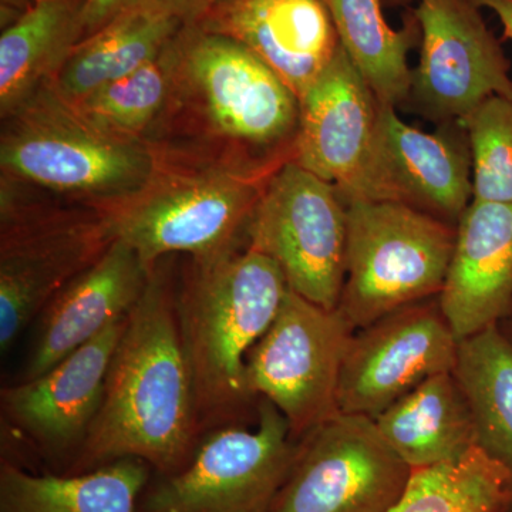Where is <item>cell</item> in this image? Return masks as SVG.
Segmentation results:
<instances>
[{"label":"cell","mask_w":512,"mask_h":512,"mask_svg":"<svg viewBox=\"0 0 512 512\" xmlns=\"http://www.w3.org/2000/svg\"><path fill=\"white\" fill-rule=\"evenodd\" d=\"M299 99L251 50L187 25L170 97L147 144L160 164L269 177L293 157Z\"/></svg>","instance_id":"6da1fadb"},{"label":"cell","mask_w":512,"mask_h":512,"mask_svg":"<svg viewBox=\"0 0 512 512\" xmlns=\"http://www.w3.org/2000/svg\"><path fill=\"white\" fill-rule=\"evenodd\" d=\"M165 259L128 313L99 413L64 474L138 458L157 476H171L194 456L202 429L178 323L177 284Z\"/></svg>","instance_id":"7a4b0ae2"},{"label":"cell","mask_w":512,"mask_h":512,"mask_svg":"<svg viewBox=\"0 0 512 512\" xmlns=\"http://www.w3.org/2000/svg\"><path fill=\"white\" fill-rule=\"evenodd\" d=\"M288 284L269 256L247 242L191 259L175 292L201 429L228 426L248 409L247 356L268 332Z\"/></svg>","instance_id":"3957f363"},{"label":"cell","mask_w":512,"mask_h":512,"mask_svg":"<svg viewBox=\"0 0 512 512\" xmlns=\"http://www.w3.org/2000/svg\"><path fill=\"white\" fill-rule=\"evenodd\" d=\"M0 168L50 200L109 210L146 190L160 160L146 141L84 117L52 82L2 117Z\"/></svg>","instance_id":"277c9868"},{"label":"cell","mask_w":512,"mask_h":512,"mask_svg":"<svg viewBox=\"0 0 512 512\" xmlns=\"http://www.w3.org/2000/svg\"><path fill=\"white\" fill-rule=\"evenodd\" d=\"M0 349L113 241L103 210L66 204L2 180L0 194Z\"/></svg>","instance_id":"5b68a950"},{"label":"cell","mask_w":512,"mask_h":512,"mask_svg":"<svg viewBox=\"0 0 512 512\" xmlns=\"http://www.w3.org/2000/svg\"><path fill=\"white\" fill-rule=\"evenodd\" d=\"M346 276L338 309L353 330L437 298L456 225L393 201L350 200Z\"/></svg>","instance_id":"8992f818"},{"label":"cell","mask_w":512,"mask_h":512,"mask_svg":"<svg viewBox=\"0 0 512 512\" xmlns=\"http://www.w3.org/2000/svg\"><path fill=\"white\" fill-rule=\"evenodd\" d=\"M266 180L218 168L160 164L146 190L103 211L111 237L136 249L153 269L173 254L202 259L244 244Z\"/></svg>","instance_id":"52a82bcc"},{"label":"cell","mask_w":512,"mask_h":512,"mask_svg":"<svg viewBox=\"0 0 512 512\" xmlns=\"http://www.w3.org/2000/svg\"><path fill=\"white\" fill-rule=\"evenodd\" d=\"M258 426H228L202 437L190 463L158 476L136 512H272L298 451L284 414L259 399Z\"/></svg>","instance_id":"ba28073f"},{"label":"cell","mask_w":512,"mask_h":512,"mask_svg":"<svg viewBox=\"0 0 512 512\" xmlns=\"http://www.w3.org/2000/svg\"><path fill=\"white\" fill-rule=\"evenodd\" d=\"M245 242L279 266L291 291L329 311L338 309L348 212L335 185L295 161L282 164L266 180Z\"/></svg>","instance_id":"9c48e42d"},{"label":"cell","mask_w":512,"mask_h":512,"mask_svg":"<svg viewBox=\"0 0 512 512\" xmlns=\"http://www.w3.org/2000/svg\"><path fill=\"white\" fill-rule=\"evenodd\" d=\"M353 332L339 309L288 289L271 328L248 353L249 393L284 414L293 440L339 413L340 372Z\"/></svg>","instance_id":"30bf717a"},{"label":"cell","mask_w":512,"mask_h":512,"mask_svg":"<svg viewBox=\"0 0 512 512\" xmlns=\"http://www.w3.org/2000/svg\"><path fill=\"white\" fill-rule=\"evenodd\" d=\"M412 474L375 420L338 413L298 441L272 512H389Z\"/></svg>","instance_id":"8fae6325"},{"label":"cell","mask_w":512,"mask_h":512,"mask_svg":"<svg viewBox=\"0 0 512 512\" xmlns=\"http://www.w3.org/2000/svg\"><path fill=\"white\" fill-rule=\"evenodd\" d=\"M476 0H417L420 59L409 100L434 123H458L493 96L512 99L510 60Z\"/></svg>","instance_id":"7c38bea8"},{"label":"cell","mask_w":512,"mask_h":512,"mask_svg":"<svg viewBox=\"0 0 512 512\" xmlns=\"http://www.w3.org/2000/svg\"><path fill=\"white\" fill-rule=\"evenodd\" d=\"M458 343L437 298L355 330L340 372L339 413L375 420L424 380L453 372Z\"/></svg>","instance_id":"4fadbf2b"},{"label":"cell","mask_w":512,"mask_h":512,"mask_svg":"<svg viewBox=\"0 0 512 512\" xmlns=\"http://www.w3.org/2000/svg\"><path fill=\"white\" fill-rule=\"evenodd\" d=\"M353 200L399 202L457 225L473 201L466 131L447 123L427 133L404 123L397 107L380 103L372 156Z\"/></svg>","instance_id":"5bb4252c"},{"label":"cell","mask_w":512,"mask_h":512,"mask_svg":"<svg viewBox=\"0 0 512 512\" xmlns=\"http://www.w3.org/2000/svg\"><path fill=\"white\" fill-rule=\"evenodd\" d=\"M379 104L355 64L340 49L299 99L292 161L335 185L345 202L353 200L372 156Z\"/></svg>","instance_id":"9a60e30c"},{"label":"cell","mask_w":512,"mask_h":512,"mask_svg":"<svg viewBox=\"0 0 512 512\" xmlns=\"http://www.w3.org/2000/svg\"><path fill=\"white\" fill-rule=\"evenodd\" d=\"M126 322L113 323L43 375L0 392L3 414L50 457L73 454L74 460L79 453L99 413Z\"/></svg>","instance_id":"2e32d148"},{"label":"cell","mask_w":512,"mask_h":512,"mask_svg":"<svg viewBox=\"0 0 512 512\" xmlns=\"http://www.w3.org/2000/svg\"><path fill=\"white\" fill-rule=\"evenodd\" d=\"M197 25L247 47L298 99L342 49L323 0H217Z\"/></svg>","instance_id":"e0dca14e"},{"label":"cell","mask_w":512,"mask_h":512,"mask_svg":"<svg viewBox=\"0 0 512 512\" xmlns=\"http://www.w3.org/2000/svg\"><path fill=\"white\" fill-rule=\"evenodd\" d=\"M151 271L136 249L113 239L100 258L40 313L23 380L43 375L113 323L126 319L146 291Z\"/></svg>","instance_id":"ac0fdd59"},{"label":"cell","mask_w":512,"mask_h":512,"mask_svg":"<svg viewBox=\"0 0 512 512\" xmlns=\"http://www.w3.org/2000/svg\"><path fill=\"white\" fill-rule=\"evenodd\" d=\"M437 299L458 342L511 318L512 204L470 202Z\"/></svg>","instance_id":"d6986e66"},{"label":"cell","mask_w":512,"mask_h":512,"mask_svg":"<svg viewBox=\"0 0 512 512\" xmlns=\"http://www.w3.org/2000/svg\"><path fill=\"white\" fill-rule=\"evenodd\" d=\"M375 424L413 470L456 460L477 446L470 404L453 372L424 380L379 414Z\"/></svg>","instance_id":"ffe728a7"},{"label":"cell","mask_w":512,"mask_h":512,"mask_svg":"<svg viewBox=\"0 0 512 512\" xmlns=\"http://www.w3.org/2000/svg\"><path fill=\"white\" fill-rule=\"evenodd\" d=\"M153 468L120 458L79 474L28 473L12 461L0 466V512H136Z\"/></svg>","instance_id":"44dd1931"},{"label":"cell","mask_w":512,"mask_h":512,"mask_svg":"<svg viewBox=\"0 0 512 512\" xmlns=\"http://www.w3.org/2000/svg\"><path fill=\"white\" fill-rule=\"evenodd\" d=\"M86 0H35L0 36V116L52 83L82 40Z\"/></svg>","instance_id":"7402d4cb"},{"label":"cell","mask_w":512,"mask_h":512,"mask_svg":"<svg viewBox=\"0 0 512 512\" xmlns=\"http://www.w3.org/2000/svg\"><path fill=\"white\" fill-rule=\"evenodd\" d=\"M184 26L161 10L121 13L77 43L53 84L64 99L79 103L157 59Z\"/></svg>","instance_id":"603a6c76"},{"label":"cell","mask_w":512,"mask_h":512,"mask_svg":"<svg viewBox=\"0 0 512 512\" xmlns=\"http://www.w3.org/2000/svg\"><path fill=\"white\" fill-rule=\"evenodd\" d=\"M345 50L379 103L399 107L409 100L413 69L409 53L420 39L413 16L393 29L383 0H323Z\"/></svg>","instance_id":"cb8c5ba5"},{"label":"cell","mask_w":512,"mask_h":512,"mask_svg":"<svg viewBox=\"0 0 512 512\" xmlns=\"http://www.w3.org/2000/svg\"><path fill=\"white\" fill-rule=\"evenodd\" d=\"M454 376L466 394L477 447L512 481V340L500 325L458 343ZM512 512V504L511 510Z\"/></svg>","instance_id":"d4e9b609"},{"label":"cell","mask_w":512,"mask_h":512,"mask_svg":"<svg viewBox=\"0 0 512 512\" xmlns=\"http://www.w3.org/2000/svg\"><path fill=\"white\" fill-rule=\"evenodd\" d=\"M511 504L510 474L476 446L456 460L413 470L389 512H510Z\"/></svg>","instance_id":"484cf974"},{"label":"cell","mask_w":512,"mask_h":512,"mask_svg":"<svg viewBox=\"0 0 512 512\" xmlns=\"http://www.w3.org/2000/svg\"><path fill=\"white\" fill-rule=\"evenodd\" d=\"M174 40L157 59L107 84L79 103H73L76 109L97 126L120 136L146 141L170 97Z\"/></svg>","instance_id":"4316f807"},{"label":"cell","mask_w":512,"mask_h":512,"mask_svg":"<svg viewBox=\"0 0 512 512\" xmlns=\"http://www.w3.org/2000/svg\"><path fill=\"white\" fill-rule=\"evenodd\" d=\"M458 124L470 141L473 201L512 204L511 97H488Z\"/></svg>","instance_id":"83f0119b"},{"label":"cell","mask_w":512,"mask_h":512,"mask_svg":"<svg viewBox=\"0 0 512 512\" xmlns=\"http://www.w3.org/2000/svg\"><path fill=\"white\" fill-rule=\"evenodd\" d=\"M215 2L217 0H86L82 16V40L116 16L133 9L161 10L180 19L185 25H197Z\"/></svg>","instance_id":"f1b7e54d"},{"label":"cell","mask_w":512,"mask_h":512,"mask_svg":"<svg viewBox=\"0 0 512 512\" xmlns=\"http://www.w3.org/2000/svg\"><path fill=\"white\" fill-rule=\"evenodd\" d=\"M481 8L491 10L501 26H503L504 39L512 40V0H476Z\"/></svg>","instance_id":"f546056e"},{"label":"cell","mask_w":512,"mask_h":512,"mask_svg":"<svg viewBox=\"0 0 512 512\" xmlns=\"http://www.w3.org/2000/svg\"><path fill=\"white\" fill-rule=\"evenodd\" d=\"M33 2H35V0H0L2 29L10 25V23L15 22Z\"/></svg>","instance_id":"4dcf8cb0"},{"label":"cell","mask_w":512,"mask_h":512,"mask_svg":"<svg viewBox=\"0 0 512 512\" xmlns=\"http://www.w3.org/2000/svg\"><path fill=\"white\" fill-rule=\"evenodd\" d=\"M383 2L390 6H404L409 5L413 0H383Z\"/></svg>","instance_id":"1f68e13d"},{"label":"cell","mask_w":512,"mask_h":512,"mask_svg":"<svg viewBox=\"0 0 512 512\" xmlns=\"http://www.w3.org/2000/svg\"><path fill=\"white\" fill-rule=\"evenodd\" d=\"M503 330L505 333H507L508 336H510V339L512 340V319L505 320Z\"/></svg>","instance_id":"d6a6232c"},{"label":"cell","mask_w":512,"mask_h":512,"mask_svg":"<svg viewBox=\"0 0 512 512\" xmlns=\"http://www.w3.org/2000/svg\"><path fill=\"white\" fill-rule=\"evenodd\" d=\"M510 319H512V312H511V318Z\"/></svg>","instance_id":"836d02e7"}]
</instances>
